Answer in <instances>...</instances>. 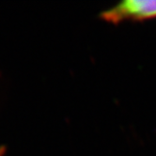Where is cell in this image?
I'll list each match as a JSON object with an SVG mask.
<instances>
[{
	"label": "cell",
	"mask_w": 156,
	"mask_h": 156,
	"mask_svg": "<svg viewBox=\"0 0 156 156\" xmlns=\"http://www.w3.org/2000/svg\"><path fill=\"white\" fill-rule=\"evenodd\" d=\"M104 21L112 24L156 18V0H125L101 13Z\"/></svg>",
	"instance_id": "obj_1"
},
{
	"label": "cell",
	"mask_w": 156,
	"mask_h": 156,
	"mask_svg": "<svg viewBox=\"0 0 156 156\" xmlns=\"http://www.w3.org/2000/svg\"><path fill=\"white\" fill-rule=\"evenodd\" d=\"M4 152H5V148L4 147H0V156H2Z\"/></svg>",
	"instance_id": "obj_2"
}]
</instances>
